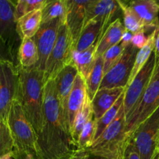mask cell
I'll return each instance as SVG.
<instances>
[{"instance_id":"cell-1","label":"cell","mask_w":159,"mask_h":159,"mask_svg":"<svg viewBox=\"0 0 159 159\" xmlns=\"http://www.w3.org/2000/svg\"><path fill=\"white\" fill-rule=\"evenodd\" d=\"M43 94L44 123L37 135L40 159H67L73 151L72 138L63 120L54 79L45 83Z\"/></svg>"},{"instance_id":"cell-2","label":"cell","mask_w":159,"mask_h":159,"mask_svg":"<svg viewBox=\"0 0 159 159\" xmlns=\"http://www.w3.org/2000/svg\"><path fill=\"white\" fill-rule=\"evenodd\" d=\"M18 71L20 83L17 99L21 104L26 119L38 135L44 123V71L34 68L20 67H18Z\"/></svg>"},{"instance_id":"cell-3","label":"cell","mask_w":159,"mask_h":159,"mask_svg":"<svg viewBox=\"0 0 159 159\" xmlns=\"http://www.w3.org/2000/svg\"><path fill=\"white\" fill-rule=\"evenodd\" d=\"M8 125L12 139L13 159H40L38 138L30 124L17 99L12 102L8 116Z\"/></svg>"},{"instance_id":"cell-4","label":"cell","mask_w":159,"mask_h":159,"mask_svg":"<svg viewBox=\"0 0 159 159\" xmlns=\"http://www.w3.org/2000/svg\"><path fill=\"white\" fill-rule=\"evenodd\" d=\"M126 115L124 105L113 123L106 129L87 152L93 157L115 158L120 156L127 141L126 134Z\"/></svg>"},{"instance_id":"cell-5","label":"cell","mask_w":159,"mask_h":159,"mask_svg":"<svg viewBox=\"0 0 159 159\" xmlns=\"http://www.w3.org/2000/svg\"><path fill=\"white\" fill-rule=\"evenodd\" d=\"M159 108V58L156 57V65L150 82L134 111L127 120L126 134L130 138L133 132Z\"/></svg>"},{"instance_id":"cell-6","label":"cell","mask_w":159,"mask_h":159,"mask_svg":"<svg viewBox=\"0 0 159 159\" xmlns=\"http://www.w3.org/2000/svg\"><path fill=\"white\" fill-rule=\"evenodd\" d=\"M74 42L65 23L60 26L55 44L47 61L44 68V82L54 79L59 72L73 62Z\"/></svg>"},{"instance_id":"cell-7","label":"cell","mask_w":159,"mask_h":159,"mask_svg":"<svg viewBox=\"0 0 159 159\" xmlns=\"http://www.w3.org/2000/svg\"><path fill=\"white\" fill-rule=\"evenodd\" d=\"M130 138L138 148L141 159H154L159 140V108L138 126Z\"/></svg>"},{"instance_id":"cell-8","label":"cell","mask_w":159,"mask_h":159,"mask_svg":"<svg viewBox=\"0 0 159 159\" xmlns=\"http://www.w3.org/2000/svg\"><path fill=\"white\" fill-rule=\"evenodd\" d=\"M19 83L17 65L0 61V116L7 123L11 106L18 96Z\"/></svg>"},{"instance_id":"cell-9","label":"cell","mask_w":159,"mask_h":159,"mask_svg":"<svg viewBox=\"0 0 159 159\" xmlns=\"http://www.w3.org/2000/svg\"><path fill=\"white\" fill-rule=\"evenodd\" d=\"M156 65V56L152 53L150 58L141 71L138 73L131 83L126 88L124 92V109L126 115V120L133 113L139 104L143 94L145 92Z\"/></svg>"},{"instance_id":"cell-10","label":"cell","mask_w":159,"mask_h":159,"mask_svg":"<svg viewBox=\"0 0 159 159\" xmlns=\"http://www.w3.org/2000/svg\"><path fill=\"white\" fill-rule=\"evenodd\" d=\"M138 51L131 43L127 46L119 61L104 75L99 89H126Z\"/></svg>"},{"instance_id":"cell-11","label":"cell","mask_w":159,"mask_h":159,"mask_svg":"<svg viewBox=\"0 0 159 159\" xmlns=\"http://www.w3.org/2000/svg\"><path fill=\"white\" fill-rule=\"evenodd\" d=\"M64 23L65 22L61 20H54L41 24L34 37L39 54V61L35 68L44 71L47 61L57 40L59 27Z\"/></svg>"},{"instance_id":"cell-12","label":"cell","mask_w":159,"mask_h":159,"mask_svg":"<svg viewBox=\"0 0 159 159\" xmlns=\"http://www.w3.org/2000/svg\"><path fill=\"white\" fill-rule=\"evenodd\" d=\"M0 37L17 54L21 40L17 33L14 1L0 0Z\"/></svg>"},{"instance_id":"cell-13","label":"cell","mask_w":159,"mask_h":159,"mask_svg":"<svg viewBox=\"0 0 159 159\" xmlns=\"http://www.w3.org/2000/svg\"><path fill=\"white\" fill-rule=\"evenodd\" d=\"M78 74H79V71L75 65L72 62L62 68L61 71L57 74V75L54 79L56 93H57V99L60 103L62 116L69 132L70 129L68 119V102L75 80Z\"/></svg>"},{"instance_id":"cell-14","label":"cell","mask_w":159,"mask_h":159,"mask_svg":"<svg viewBox=\"0 0 159 159\" xmlns=\"http://www.w3.org/2000/svg\"><path fill=\"white\" fill-rule=\"evenodd\" d=\"M90 2L91 0H66L65 24L72 37L74 48L86 23L87 9Z\"/></svg>"},{"instance_id":"cell-15","label":"cell","mask_w":159,"mask_h":159,"mask_svg":"<svg viewBox=\"0 0 159 159\" xmlns=\"http://www.w3.org/2000/svg\"><path fill=\"white\" fill-rule=\"evenodd\" d=\"M119 9H120V8L118 1H115V0H91V2L89 5L88 9H87L86 23L93 20L101 22L102 31H101L99 40L103 35L104 32L110 26V23L113 22L112 19L114 17Z\"/></svg>"},{"instance_id":"cell-16","label":"cell","mask_w":159,"mask_h":159,"mask_svg":"<svg viewBox=\"0 0 159 159\" xmlns=\"http://www.w3.org/2000/svg\"><path fill=\"white\" fill-rule=\"evenodd\" d=\"M125 88L99 89L91 100L92 110L96 120L100 119L119 99Z\"/></svg>"},{"instance_id":"cell-17","label":"cell","mask_w":159,"mask_h":159,"mask_svg":"<svg viewBox=\"0 0 159 159\" xmlns=\"http://www.w3.org/2000/svg\"><path fill=\"white\" fill-rule=\"evenodd\" d=\"M147 29H156L159 25V0H134L128 2Z\"/></svg>"},{"instance_id":"cell-18","label":"cell","mask_w":159,"mask_h":159,"mask_svg":"<svg viewBox=\"0 0 159 159\" xmlns=\"http://www.w3.org/2000/svg\"><path fill=\"white\" fill-rule=\"evenodd\" d=\"M87 96L85 81L79 73L75 80L68 102V119L70 133L76 116L83 107Z\"/></svg>"},{"instance_id":"cell-19","label":"cell","mask_w":159,"mask_h":159,"mask_svg":"<svg viewBox=\"0 0 159 159\" xmlns=\"http://www.w3.org/2000/svg\"><path fill=\"white\" fill-rule=\"evenodd\" d=\"M126 29L120 19L116 18L107 27L103 35L96 43V58L103 55L110 48L120 43Z\"/></svg>"},{"instance_id":"cell-20","label":"cell","mask_w":159,"mask_h":159,"mask_svg":"<svg viewBox=\"0 0 159 159\" xmlns=\"http://www.w3.org/2000/svg\"><path fill=\"white\" fill-rule=\"evenodd\" d=\"M42 24V9L26 14L16 21L17 33L20 40L34 38Z\"/></svg>"},{"instance_id":"cell-21","label":"cell","mask_w":159,"mask_h":159,"mask_svg":"<svg viewBox=\"0 0 159 159\" xmlns=\"http://www.w3.org/2000/svg\"><path fill=\"white\" fill-rule=\"evenodd\" d=\"M38 61V50L34 38H23L17 53V66L22 68H35Z\"/></svg>"},{"instance_id":"cell-22","label":"cell","mask_w":159,"mask_h":159,"mask_svg":"<svg viewBox=\"0 0 159 159\" xmlns=\"http://www.w3.org/2000/svg\"><path fill=\"white\" fill-rule=\"evenodd\" d=\"M102 31V23L93 20L85 24L80 34L77 43L75 45L74 51L82 52L93 45L96 44Z\"/></svg>"},{"instance_id":"cell-23","label":"cell","mask_w":159,"mask_h":159,"mask_svg":"<svg viewBox=\"0 0 159 159\" xmlns=\"http://www.w3.org/2000/svg\"><path fill=\"white\" fill-rule=\"evenodd\" d=\"M96 44L93 45L82 52L73 53V63L75 65L79 73L86 80L96 64Z\"/></svg>"},{"instance_id":"cell-24","label":"cell","mask_w":159,"mask_h":159,"mask_svg":"<svg viewBox=\"0 0 159 159\" xmlns=\"http://www.w3.org/2000/svg\"><path fill=\"white\" fill-rule=\"evenodd\" d=\"M104 76V59L103 56L98 57L96 61L94 68L85 80L86 93L90 100L93 99L96 93L100 88Z\"/></svg>"},{"instance_id":"cell-25","label":"cell","mask_w":159,"mask_h":159,"mask_svg":"<svg viewBox=\"0 0 159 159\" xmlns=\"http://www.w3.org/2000/svg\"><path fill=\"white\" fill-rule=\"evenodd\" d=\"M93 116V110H92L91 100L87 96L86 99L83 104V107H82L81 110L76 116L74 124L71 127V136L72 138V143L75 146H76V144H77L79 136H80L83 128L85 127V124L88 123V121Z\"/></svg>"},{"instance_id":"cell-26","label":"cell","mask_w":159,"mask_h":159,"mask_svg":"<svg viewBox=\"0 0 159 159\" xmlns=\"http://www.w3.org/2000/svg\"><path fill=\"white\" fill-rule=\"evenodd\" d=\"M155 36H156V30L151 34L150 37H149L148 41L146 43L145 46L138 51V54H137L136 57V60H135L133 70H132L130 79H129L127 86L131 83V82L134 80L135 76L138 75V73L141 71V68L145 65V64L147 63L148 59L150 58L152 53L154 52L155 43ZM127 87H126V88H127Z\"/></svg>"},{"instance_id":"cell-27","label":"cell","mask_w":159,"mask_h":159,"mask_svg":"<svg viewBox=\"0 0 159 159\" xmlns=\"http://www.w3.org/2000/svg\"><path fill=\"white\" fill-rule=\"evenodd\" d=\"M66 13V0H48V2L42 9V23L54 20H61L65 22Z\"/></svg>"},{"instance_id":"cell-28","label":"cell","mask_w":159,"mask_h":159,"mask_svg":"<svg viewBox=\"0 0 159 159\" xmlns=\"http://www.w3.org/2000/svg\"><path fill=\"white\" fill-rule=\"evenodd\" d=\"M117 1L119 3L120 8L123 12L124 26L125 29L130 31L133 34L145 29L142 22L140 20L139 16L130 7L129 3L127 2L120 1V0H117Z\"/></svg>"},{"instance_id":"cell-29","label":"cell","mask_w":159,"mask_h":159,"mask_svg":"<svg viewBox=\"0 0 159 159\" xmlns=\"http://www.w3.org/2000/svg\"><path fill=\"white\" fill-rule=\"evenodd\" d=\"M125 92V91H124ZM124 93H123L122 96L119 98L116 103L98 120H96V137H95V141L99 138L101 134L103 133L104 130L114 121L116 117L117 116L121 107L124 105ZM94 141V142H95Z\"/></svg>"},{"instance_id":"cell-30","label":"cell","mask_w":159,"mask_h":159,"mask_svg":"<svg viewBox=\"0 0 159 159\" xmlns=\"http://www.w3.org/2000/svg\"><path fill=\"white\" fill-rule=\"evenodd\" d=\"M96 132V120H95L94 116H93L85 124L79 136V141L75 146L78 150H86L89 148L95 141Z\"/></svg>"},{"instance_id":"cell-31","label":"cell","mask_w":159,"mask_h":159,"mask_svg":"<svg viewBox=\"0 0 159 159\" xmlns=\"http://www.w3.org/2000/svg\"><path fill=\"white\" fill-rule=\"evenodd\" d=\"M48 0H18L15 2V16L17 20L33 11L43 9Z\"/></svg>"},{"instance_id":"cell-32","label":"cell","mask_w":159,"mask_h":159,"mask_svg":"<svg viewBox=\"0 0 159 159\" xmlns=\"http://www.w3.org/2000/svg\"><path fill=\"white\" fill-rule=\"evenodd\" d=\"M12 139L8 123L0 116V157L12 152Z\"/></svg>"},{"instance_id":"cell-33","label":"cell","mask_w":159,"mask_h":159,"mask_svg":"<svg viewBox=\"0 0 159 159\" xmlns=\"http://www.w3.org/2000/svg\"><path fill=\"white\" fill-rule=\"evenodd\" d=\"M125 47L122 43L113 46L110 48L105 54H103L104 59V75L116 63L119 61L122 54L125 50Z\"/></svg>"},{"instance_id":"cell-34","label":"cell","mask_w":159,"mask_h":159,"mask_svg":"<svg viewBox=\"0 0 159 159\" xmlns=\"http://www.w3.org/2000/svg\"><path fill=\"white\" fill-rule=\"evenodd\" d=\"M0 61H6L17 65V54L12 48L0 37Z\"/></svg>"},{"instance_id":"cell-35","label":"cell","mask_w":159,"mask_h":159,"mask_svg":"<svg viewBox=\"0 0 159 159\" xmlns=\"http://www.w3.org/2000/svg\"><path fill=\"white\" fill-rule=\"evenodd\" d=\"M156 29H147L145 28L143 30L139 31V32L136 33L133 35V38H132L131 44L134 47L138 50H141V48H144L148 43L149 40V37H150L152 33H148V31H155Z\"/></svg>"},{"instance_id":"cell-36","label":"cell","mask_w":159,"mask_h":159,"mask_svg":"<svg viewBox=\"0 0 159 159\" xmlns=\"http://www.w3.org/2000/svg\"><path fill=\"white\" fill-rule=\"evenodd\" d=\"M122 159H141L139 151L130 138L124 144Z\"/></svg>"},{"instance_id":"cell-37","label":"cell","mask_w":159,"mask_h":159,"mask_svg":"<svg viewBox=\"0 0 159 159\" xmlns=\"http://www.w3.org/2000/svg\"><path fill=\"white\" fill-rule=\"evenodd\" d=\"M90 154L86 150H73L67 159H89Z\"/></svg>"},{"instance_id":"cell-38","label":"cell","mask_w":159,"mask_h":159,"mask_svg":"<svg viewBox=\"0 0 159 159\" xmlns=\"http://www.w3.org/2000/svg\"><path fill=\"white\" fill-rule=\"evenodd\" d=\"M133 35L134 34H132V33H130V31H128L126 30L125 32H124V34H123L122 40H121L120 43H122V44L124 45L125 48H127V46H129V45L131 43L132 38H133Z\"/></svg>"},{"instance_id":"cell-39","label":"cell","mask_w":159,"mask_h":159,"mask_svg":"<svg viewBox=\"0 0 159 159\" xmlns=\"http://www.w3.org/2000/svg\"><path fill=\"white\" fill-rule=\"evenodd\" d=\"M154 53H155L157 58H159V25L156 29V36H155V43Z\"/></svg>"},{"instance_id":"cell-40","label":"cell","mask_w":159,"mask_h":159,"mask_svg":"<svg viewBox=\"0 0 159 159\" xmlns=\"http://www.w3.org/2000/svg\"><path fill=\"white\" fill-rule=\"evenodd\" d=\"M0 159H13V158H12V155H11V153H9V154H7V155H4V156L0 157Z\"/></svg>"},{"instance_id":"cell-41","label":"cell","mask_w":159,"mask_h":159,"mask_svg":"<svg viewBox=\"0 0 159 159\" xmlns=\"http://www.w3.org/2000/svg\"><path fill=\"white\" fill-rule=\"evenodd\" d=\"M123 157V153L120 156L117 157V158H101V157H94V159H122Z\"/></svg>"},{"instance_id":"cell-42","label":"cell","mask_w":159,"mask_h":159,"mask_svg":"<svg viewBox=\"0 0 159 159\" xmlns=\"http://www.w3.org/2000/svg\"><path fill=\"white\" fill-rule=\"evenodd\" d=\"M155 156L158 157L159 158V140H158V144H157V149H156V154H155Z\"/></svg>"},{"instance_id":"cell-43","label":"cell","mask_w":159,"mask_h":159,"mask_svg":"<svg viewBox=\"0 0 159 159\" xmlns=\"http://www.w3.org/2000/svg\"><path fill=\"white\" fill-rule=\"evenodd\" d=\"M154 159H159V158H158V157H156V156H155V158H154Z\"/></svg>"}]
</instances>
